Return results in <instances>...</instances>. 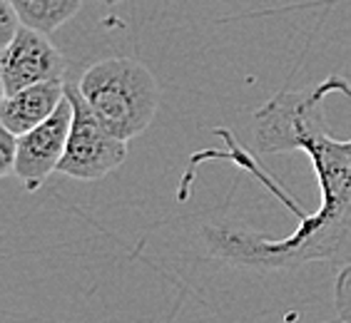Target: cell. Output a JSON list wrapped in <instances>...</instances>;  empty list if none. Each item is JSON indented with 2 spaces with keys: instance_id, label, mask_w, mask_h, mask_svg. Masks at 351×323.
Returning a JSON list of instances; mask_svg holds the SVG:
<instances>
[{
  "instance_id": "52a82bcc",
  "label": "cell",
  "mask_w": 351,
  "mask_h": 323,
  "mask_svg": "<svg viewBox=\"0 0 351 323\" xmlns=\"http://www.w3.org/2000/svg\"><path fill=\"white\" fill-rule=\"evenodd\" d=\"M82 0H10L23 25L40 33H55L60 25L77 15Z\"/></svg>"
},
{
  "instance_id": "7a4b0ae2",
  "label": "cell",
  "mask_w": 351,
  "mask_h": 323,
  "mask_svg": "<svg viewBox=\"0 0 351 323\" xmlns=\"http://www.w3.org/2000/svg\"><path fill=\"white\" fill-rule=\"evenodd\" d=\"M80 94L102 125L130 142L152 125L162 90L147 65L135 57H105L85 70L77 82Z\"/></svg>"
},
{
  "instance_id": "8fae6325",
  "label": "cell",
  "mask_w": 351,
  "mask_h": 323,
  "mask_svg": "<svg viewBox=\"0 0 351 323\" xmlns=\"http://www.w3.org/2000/svg\"><path fill=\"white\" fill-rule=\"evenodd\" d=\"M102 3H120V0H102Z\"/></svg>"
},
{
  "instance_id": "5b68a950",
  "label": "cell",
  "mask_w": 351,
  "mask_h": 323,
  "mask_svg": "<svg viewBox=\"0 0 351 323\" xmlns=\"http://www.w3.org/2000/svg\"><path fill=\"white\" fill-rule=\"evenodd\" d=\"M70 127H73V102L65 94L60 107L43 125L25 135H18V159L13 175L23 182L27 192H35L47 177L58 172L60 159L68 147Z\"/></svg>"
},
{
  "instance_id": "ba28073f",
  "label": "cell",
  "mask_w": 351,
  "mask_h": 323,
  "mask_svg": "<svg viewBox=\"0 0 351 323\" xmlns=\"http://www.w3.org/2000/svg\"><path fill=\"white\" fill-rule=\"evenodd\" d=\"M18 159V135L0 125V177H10Z\"/></svg>"
},
{
  "instance_id": "277c9868",
  "label": "cell",
  "mask_w": 351,
  "mask_h": 323,
  "mask_svg": "<svg viewBox=\"0 0 351 323\" xmlns=\"http://www.w3.org/2000/svg\"><path fill=\"white\" fill-rule=\"evenodd\" d=\"M47 80H65V57L47 40V33L21 25L0 55L3 94H13Z\"/></svg>"
},
{
  "instance_id": "9c48e42d",
  "label": "cell",
  "mask_w": 351,
  "mask_h": 323,
  "mask_svg": "<svg viewBox=\"0 0 351 323\" xmlns=\"http://www.w3.org/2000/svg\"><path fill=\"white\" fill-rule=\"evenodd\" d=\"M21 25L23 23L15 13V8L10 5V0H0V42H3V47L13 40Z\"/></svg>"
},
{
  "instance_id": "6da1fadb",
  "label": "cell",
  "mask_w": 351,
  "mask_h": 323,
  "mask_svg": "<svg viewBox=\"0 0 351 323\" xmlns=\"http://www.w3.org/2000/svg\"><path fill=\"white\" fill-rule=\"evenodd\" d=\"M334 92L351 97V82L326 77L306 92L274 94L254 112L259 152H302L311 159L319 182V207L299 214L294 231L279 239L230 224H204L207 249L250 271H289L322 261L334 269L351 263V137L337 140L324 120V100Z\"/></svg>"
},
{
  "instance_id": "3957f363",
  "label": "cell",
  "mask_w": 351,
  "mask_h": 323,
  "mask_svg": "<svg viewBox=\"0 0 351 323\" xmlns=\"http://www.w3.org/2000/svg\"><path fill=\"white\" fill-rule=\"evenodd\" d=\"M68 97L73 102V127L58 172L80 182H97L128 159V142L102 125L77 85L68 82Z\"/></svg>"
},
{
  "instance_id": "8992f818",
  "label": "cell",
  "mask_w": 351,
  "mask_h": 323,
  "mask_svg": "<svg viewBox=\"0 0 351 323\" xmlns=\"http://www.w3.org/2000/svg\"><path fill=\"white\" fill-rule=\"evenodd\" d=\"M68 94L65 80H47L23 88L13 94H3L0 102V125L13 135H25L43 125Z\"/></svg>"
},
{
  "instance_id": "30bf717a",
  "label": "cell",
  "mask_w": 351,
  "mask_h": 323,
  "mask_svg": "<svg viewBox=\"0 0 351 323\" xmlns=\"http://www.w3.org/2000/svg\"><path fill=\"white\" fill-rule=\"evenodd\" d=\"M337 306L346 323H351V269L341 274L337 286Z\"/></svg>"
},
{
  "instance_id": "7c38bea8",
  "label": "cell",
  "mask_w": 351,
  "mask_h": 323,
  "mask_svg": "<svg viewBox=\"0 0 351 323\" xmlns=\"http://www.w3.org/2000/svg\"><path fill=\"white\" fill-rule=\"evenodd\" d=\"M331 323H346V321H344V318H341V321H331Z\"/></svg>"
}]
</instances>
